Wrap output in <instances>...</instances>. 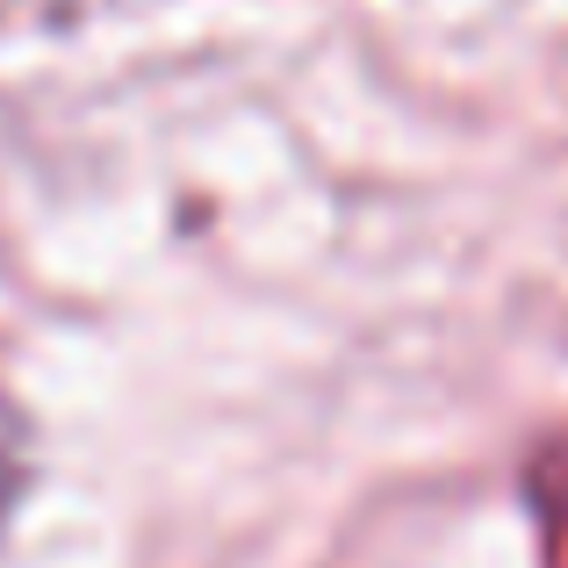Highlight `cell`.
I'll return each mask as SVG.
<instances>
[{"mask_svg": "<svg viewBox=\"0 0 568 568\" xmlns=\"http://www.w3.org/2000/svg\"><path fill=\"white\" fill-rule=\"evenodd\" d=\"M14 489H22V446H14V417H8V403H0V518H8Z\"/></svg>", "mask_w": 568, "mask_h": 568, "instance_id": "obj_1", "label": "cell"}]
</instances>
